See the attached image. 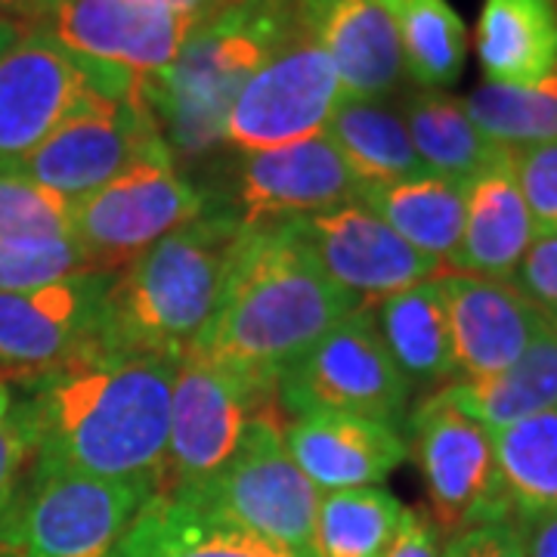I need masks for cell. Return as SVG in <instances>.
I'll return each instance as SVG.
<instances>
[{"label":"cell","mask_w":557,"mask_h":557,"mask_svg":"<svg viewBox=\"0 0 557 557\" xmlns=\"http://www.w3.org/2000/svg\"><path fill=\"white\" fill-rule=\"evenodd\" d=\"M177 362L87 347L28 381L20 412L32 431V465L159 490Z\"/></svg>","instance_id":"1"},{"label":"cell","mask_w":557,"mask_h":557,"mask_svg":"<svg viewBox=\"0 0 557 557\" xmlns=\"http://www.w3.org/2000/svg\"><path fill=\"white\" fill-rule=\"evenodd\" d=\"M362 307L319 267L295 220L248 223L214 317L189 354L276 379Z\"/></svg>","instance_id":"2"},{"label":"cell","mask_w":557,"mask_h":557,"mask_svg":"<svg viewBox=\"0 0 557 557\" xmlns=\"http://www.w3.org/2000/svg\"><path fill=\"white\" fill-rule=\"evenodd\" d=\"M245 226L242 211L205 208L121 267L102 298L94 347L180 362L218 310Z\"/></svg>","instance_id":"3"},{"label":"cell","mask_w":557,"mask_h":557,"mask_svg":"<svg viewBox=\"0 0 557 557\" xmlns=\"http://www.w3.org/2000/svg\"><path fill=\"white\" fill-rule=\"evenodd\" d=\"M292 28V0H242L189 32L174 65L146 84V100L171 156H205L218 146L245 81Z\"/></svg>","instance_id":"4"},{"label":"cell","mask_w":557,"mask_h":557,"mask_svg":"<svg viewBox=\"0 0 557 557\" xmlns=\"http://www.w3.org/2000/svg\"><path fill=\"white\" fill-rule=\"evenodd\" d=\"M152 493L25 465L0 505V557H109Z\"/></svg>","instance_id":"5"},{"label":"cell","mask_w":557,"mask_h":557,"mask_svg":"<svg viewBox=\"0 0 557 557\" xmlns=\"http://www.w3.org/2000/svg\"><path fill=\"white\" fill-rule=\"evenodd\" d=\"M282 412L278 381L220 359L186 354L171 391V428L161 490H199L239 453L260 416Z\"/></svg>","instance_id":"6"},{"label":"cell","mask_w":557,"mask_h":557,"mask_svg":"<svg viewBox=\"0 0 557 557\" xmlns=\"http://www.w3.org/2000/svg\"><path fill=\"white\" fill-rule=\"evenodd\" d=\"M149 81L65 50L44 28H25L0 53V174L16 171L62 121L94 100H127Z\"/></svg>","instance_id":"7"},{"label":"cell","mask_w":557,"mask_h":557,"mask_svg":"<svg viewBox=\"0 0 557 557\" xmlns=\"http://www.w3.org/2000/svg\"><path fill=\"white\" fill-rule=\"evenodd\" d=\"M412 391L381 341L375 307L362 304L278 375L288 416L350 412L403 428Z\"/></svg>","instance_id":"8"},{"label":"cell","mask_w":557,"mask_h":557,"mask_svg":"<svg viewBox=\"0 0 557 557\" xmlns=\"http://www.w3.org/2000/svg\"><path fill=\"white\" fill-rule=\"evenodd\" d=\"M205 208V196L177 174L171 149L159 146L106 186L72 199V239L100 270L119 273Z\"/></svg>","instance_id":"9"},{"label":"cell","mask_w":557,"mask_h":557,"mask_svg":"<svg viewBox=\"0 0 557 557\" xmlns=\"http://www.w3.org/2000/svg\"><path fill=\"white\" fill-rule=\"evenodd\" d=\"M285 412L260 416L239 453L199 490L218 511L295 557L319 555V493L285 449Z\"/></svg>","instance_id":"10"},{"label":"cell","mask_w":557,"mask_h":557,"mask_svg":"<svg viewBox=\"0 0 557 557\" xmlns=\"http://www.w3.org/2000/svg\"><path fill=\"white\" fill-rule=\"evenodd\" d=\"M341 100L344 87L332 60L295 25L245 81L226 112L220 143L251 156L317 137Z\"/></svg>","instance_id":"11"},{"label":"cell","mask_w":557,"mask_h":557,"mask_svg":"<svg viewBox=\"0 0 557 557\" xmlns=\"http://www.w3.org/2000/svg\"><path fill=\"white\" fill-rule=\"evenodd\" d=\"M409 453L428 486L431 518L443 536L486 520L515 518L498 483L493 434L440 391L406 418Z\"/></svg>","instance_id":"12"},{"label":"cell","mask_w":557,"mask_h":557,"mask_svg":"<svg viewBox=\"0 0 557 557\" xmlns=\"http://www.w3.org/2000/svg\"><path fill=\"white\" fill-rule=\"evenodd\" d=\"M159 146L168 143L143 90L127 100L87 102L10 174L35 180L72 201L106 186Z\"/></svg>","instance_id":"13"},{"label":"cell","mask_w":557,"mask_h":557,"mask_svg":"<svg viewBox=\"0 0 557 557\" xmlns=\"http://www.w3.org/2000/svg\"><path fill=\"white\" fill-rule=\"evenodd\" d=\"M109 270L0 295V381L44 379L97 338L102 298L112 285Z\"/></svg>","instance_id":"14"},{"label":"cell","mask_w":557,"mask_h":557,"mask_svg":"<svg viewBox=\"0 0 557 557\" xmlns=\"http://www.w3.org/2000/svg\"><path fill=\"white\" fill-rule=\"evenodd\" d=\"M35 28L75 57L156 81L174 65L193 22L164 0H47Z\"/></svg>","instance_id":"15"},{"label":"cell","mask_w":557,"mask_h":557,"mask_svg":"<svg viewBox=\"0 0 557 557\" xmlns=\"http://www.w3.org/2000/svg\"><path fill=\"white\" fill-rule=\"evenodd\" d=\"M325 276L359 304H379L418 282L446 276V263L416 251L359 201L313 218H292Z\"/></svg>","instance_id":"16"},{"label":"cell","mask_w":557,"mask_h":557,"mask_svg":"<svg viewBox=\"0 0 557 557\" xmlns=\"http://www.w3.org/2000/svg\"><path fill=\"white\" fill-rule=\"evenodd\" d=\"M456 381H483L505 372L545 332L548 319L515 278L471 273L440 276Z\"/></svg>","instance_id":"17"},{"label":"cell","mask_w":557,"mask_h":557,"mask_svg":"<svg viewBox=\"0 0 557 557\" xmlns=\"http://www.w3.org/2000/svg\"><path fill=\"white\" fill-rule=\"evenodd\" d=\"M295 25L332 60L344 97L387 100L403 81L391 0H292Z\"/></svg>","instance_id":"18"},{"label":"cell","mask_w":557,"mask_h":557,"mask_svg":"<svg viewBox=\"0 0 557 557\" xmlns=\"http://www.w3.org/2000/svg\"><path fill=\"white\" fill-rule=\"evenodd\" d=\"M359 180L325 131L242 159L239 205L245 223L313 218L359 201Z\"/></svg>","instance_id":"19"},{"label":"cell","mask_w":557,"mask_h":557,"mask_svg":"<svg viewBox=\"0 0 557 557\" xmlns=\"http://www.w3.org/2000/svg\"><path fill=\"white\" fill-rule=\"evenodd\" d=\"M282 437L288 456L322 496L381 486L409 456V443L399 428L350 412L295 416Z\"/></svg>","instance_id":"20"},{"label":"cell","mask_w":557,"mask_h":557,"mask_svg":"<svg viewBox=\"0 0 557 557\" xmlns=\"http://www.w3.org/2000/svg\"><path fill=\"white\" fill-rule=\"evenodd\" d=\"M109 557H295L251 533L193 490H161L146 498Z\"/></svg>","instance_id":"21"},{"label":"cell","mask_w":557,"mask_h":557,"mask_svg":"<svg viewBox=\"0 0 557 557\" xmlns=\"http://www.w3.org/2000/svg\"><path fill=\"white\" fill-rule=\"evenodd\" d=\"M536 242V230L520 196L515 149L465 183V230L449 273L515 278L520 260Z\"/></svg>","instance_id":"22"},{"label":"cell","mask_w":557,"mask_h":557,"mask_svg":"<svg viewBox=\"0 0 557 557\" xmlns=\"http://www.w3.org/2000/svg\"><path fill=\"white\" fill-rule=\"evenodd\" d=\"M478 62L486 84L527 87L557 75L555 0H483Z\"/></svg>","instance_id":"23"},{"label":"cell","mask_w":557,"mask_h":557,"mask_svg":"<svg viewBox=\"0 0 557 557\" xmlns=\"http://www.w3.org/2000/svg\"><path fill=\"white\" fill-rule=\"evenodd\" d=\"M381 341L409 391H434L456 381L449 319L440 278L418 282L375 304Z\"/></svg>","instance_id":"24"},{"label":"cell","mask_w":557,"mask_h":557,"mask_svg":"<svg viewBox=\"0 0 557 557\" xmlns=\"http://www.w3.org/2000/svg\"><path fill=\"white\" fill-rule=\"evenodd\" d=\"M325 134L362 189L431 174L418 159L406 119L394 102L344 97L325 124Z\"/></svg>","instance_id":"25"},{"label":"cell","mask_w":557,"mask_h":557,"mask_svg":"<svg viewBox=\"0 0 557 557\" xmlns=\"http://www.w3.org/2000/svg\"><path fill=\"white\" fill-rule=\"evenodd\" d=\"M440 394L490 431L552 409L557 406V325L548 322L505 372L483 381H453Z\"/></svg>","instance_id":"26"},{"label":"cell","mask_w":557,"mask_h":557,"mask_svg":"<svg viewBox=\"0 0 557 557\" xmlns=\"http://www.w3.org/2000/svg\"><path fill=\"white\" fill-rule=\"evenodd\" d=\"M359 205L379 214L416 251L443 260L449 270L465 230V183L421 174L362 189Z\"/></svg>","instance_id":"27"},{"label":"cell","mask_w":557,"mask_h":557,"mask_svg":"<svg viewBox=\"0 0 557 557\" xmlns=\"http://www.w3.org/2000/svg\"><path fill=\"white\" fill-rule=\"evenodd\" d=\"M399 112L421 164L443 180L468 183L508 152L471 121L465 102L443 90H416L399 102Z\"/></svg>","instance_id":"28"},{"label":"cell","mask_w":557,"mask_h":557,"mask_svg":"<svg viewBox=\"0 0 557 557\" xmlns=\"http://www.w3.org/2000/svg\"><path fill=\"white\" fill-rule=\"evenodd\" d=\"M490 434L498 483L511 515L530 520L557 511V406Z\"/></svg>","instance_id":"29"},{"label":"cell","mask_w":557,"mask_h":557,"mask_svg":"<svg viewBox=\"0 0 557 557\" xmlns=\"http://www.w3.org/2000/svg\"><path fill=\"white\" fill-rule=\"evenodd\" d=\"M406 78L418 90L453 87L468 60V28L449 0H391Z\"/></svg>","instance_id":"30"},{"label":"cell","mask_w":557,"mask_h":557,"mask_svg":"<svg viewBox=\"0 0 557 557\" xmlns=\"http://www.w3.org/2000/svg\"><path fill=\"white\" fill-rule=\"evenodd\" d=\"M403 505L384 486H359L319 498V555L387 557Z\"/></svg>","instance_id":"31"},{"label":"cell","mask_w":557,"mask_h":557,"mask_svg":"<svg viewBox=\"0 0 557 557\" xmlns=\"http://www.w3.org/2000/svg\"><path fill=\"white\" fill-rule=\"evenodd\" d=\"M461 102L471 121L498 146L520 149L557 139V75L527 87L480 84Z\"/></svg>","instance_id":"32"},{"label":"cell","mask_w":557,"mask_h":557,"mask_svg":"<svg viewBox=\"0 0 557 557\" xmlns=\"http://www.w3.org/2000/svg\"><path fill=\"white\" fill-rule=\"evenodd\" d=\"M72 239V201L22 174H0V245Z\"/></svg>","instance_id":"33"},{"label":"cell","mask_w":557,"mask_h":557,"mask_svg":"<svg viewBox=\"0 0 557 557\" xmlns=\"http://www.w3.org/2000/svg\"><path fill=\"white\" fill-rule=\"evenodd\" d=\"M90 270H100V267L75 239L0 245V295L40 288V285L90 273Z\"/></svg>","instance_id":"34"},{"label":"cell","mask_w":557,"mask_h":557,"mask_svg":"<svg viewBox=\"0 0 557 557\" xmlns=\"http://www.w3.org/2000/svg\"><path fill=\"white\" fill-rule=\"evenodd\" d=\"M520 196L539 236H557V139L515 149Z\"/></svg>","instance_id":"35"},{"label":"cell","mask_w":557,"mask_h":557,"mask_svg":"<svg viewBox=\"0 0 557 557\" xmlns=\"http://www.w3.org/2000/svg\"><path fill=\"white\" fill-rule=\"evenodd\" d=\"M443 557H527L523 523L518 518L486 520L446 536Z\"/></svg>","instance_id":"36"},{"label":"cell","mask_w":557,"mask_h":557,"mask_svg":"<svg viewBox=\"0 0 557 557\" xmlns=\"http://www.w3.org/2000/svg\"><path fill=\"white\" fill-rule=\"evenodd\" d=\"M515 285L557 325V236H539L520 260Z\"/></svg>","instance_id":"37"},{"label":"cell","mask_w":557,"mask_h":557,"mask_svg":"<svg viewBox=\"0 0 557 557\" xmlns=\"http://www.w3.org/2000/svg\"><path fill=\"white\" fill-rule=\"evenodd\" d=\"M32 431L22 418L20 403H13V412L0 418V505L22 478L25 465L32 461Z\"/></svg>","instance_id":"38"},{"label":"cell","mask_w":557,"mask_h":557,"mask_svg":"<svg viewBox=\"0 0 557 557\" xmlns=\"http://www.w3.org/2000/svg\"><path fill=\"white\" fill-rule=\"evenodd\" d=\"M387 557H443V533L421 508H406Z\"/></svg>","instance_id":"39"},{"label":"cell","mask_w":557,"mask_h":557,"mask_svg":"<svg viewBox=\"0 0 557 557\" xmlns=\"http://www.w3.org/2000/svg\"><path fill=\"white\" fill-rule=\"evenodd\" d=\"M523 523L527 557H557V511H545Z\"/></svg>","instance_id":"40"},{"label":"cell","mask_w":557,"mask_h":557,"mask_svg":"<svg viewBox=\"0 0 557 557\" xmlns=\"http://www.w3.org/2000/svg\"><path fill=\"white\" fill-rule=\"evenodd\" d=\"M164 3L171 10H177L180 16H186V20L193 22V28H196V25H205V22L223 16L226 10L239 7L242 0H164Z\"/></svg>","instance_id":"41"},{"label":"cell","mask_w":557,"mask_h":557,"mask_svg":"<svg viewBox=\"0 0 557 557\" xmlns=\"http://www.w3.org/2000/svg\"><path fill=\"white\" fill-rule=\"evenodd\" d=\"M40 13H44V0H0V20L16 22L25 28L28 25H38Z\"/></svg>","instance_id":"42"},{"label":"cell","mask_w":557,"mask_h":557,"mask_svg":"<svg viewBox=\"0 0 557 557\" xmlns=\"http://www.w3.org/2000/svg\"><path fill=\"white\" fill-rule=\"evenodd\" d=\"M22 32V25H16V22H7V20H0V53H7L13 44H16V38H20Z\"/></svg>","instance_id":"43"},{"label":"cell","mask_w":557,"mask_h":557,"mask_svg":"<svg viewBox=\"0 0 557 557\" xmlns=\"http://www.w3.org/2000/svg\"><path fill=\"white\" fill-rule=\"evenodd\" d=\"M13 394H10V387H7V381H0V418H7L13 412Z\"/></svg>","instance_id":"44"},{"label":"cell","mask_w":557,"mask_h":557,"mask_svg":"<svg viewBox=\"0 0 557 557\" xmlns=\"http://www.w3.org/2000/svg\"><path fill=\"white\" fill-rule=\"evenodd\" d=\"M555 7H557V0H555Z\"/></svg>","instance_id":"45"},{"label":"cell","mask_w":557,"mask_h":557,"mask_svg":"<svg viewBox=\"0 0 557 557\" xmlns=\"http://www.w3.org/2000/svg\"><path fill=\"white\" fill-rule=\"evenodd\" d=\"M44 3H47V0H44Z\"/></svg>","instance_id":"46"}]
</instances>
